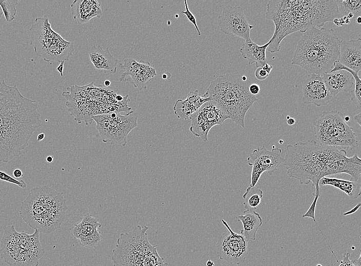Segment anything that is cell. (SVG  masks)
Segmentation results:
<instances>
[{
  "label": "cell",
  "mask_w": 361,
  "mask_h": 266,
  "mask_svg": "<svg viewBox=\"0 0 361 266\" xmlns=\"http://www.w3.org/2000/svg\"><path fill=\"white\" fill-rule=\"evenodd\" d=\"M283 164L289 177L300 184L311 182L314 193H321L319 181L325 176L346 173L356 181L361 173V159L356 154L348 157L345 150L314 140L288 145Z\"/></svg>",
  "instance_id": "1"
},
{
  "label": "cell",
  "mask_w": 361,
  "mask_h": 266,
  "mask_svg": "<svg viewBox=\"0 0 361 266\" xmlns=\"http://www.w3.org/2000/svg\"><path fill=\"white\" fill-rule=\"evenodd\" d=\"M36 101L24 96L16 85L0 81V162L19 157L42 125Z\"/></svg>",
  "instance_id": "2"
},
{
  "label": "cell",
  "mask_w": 361,
  "mask_h": 266,
  "mask_svg": "<svg viewBox=\"0 0 361 266\" xmlns=\"http://www.w3.org/2000/svg\"><path fill=\"white\" fill-rule=\"evenodd\" d=\"M338 17L335 0L269 1L266 18L274 23L275 30L268 51L279 52L280 42L291 33H304L312 28L323 27Z\"/></svg>",
  "instance_id": "3"
},
{
  "label": "cell",
  "mask_w": 361,
  "mask_h": 266,
  "mask_svg": "<svg viewBox=\"0 0 361 266\" xmlns=\"http://www.w3.org/2000/svg\"><path fill=\"white\" fill-rule=\"evenodd\" d=\"M340 41L332 29H309L298 41L291 64L298 65L309 74L330 72L338 59Z\"/></svg>",
  "instance_id": "4"
},
{
  "label": "cell",
  "mask_w": 361,
  "mask_h": 266,
  "mask_svg": "<svg viewBox=\"0 0 361 266\" xmlns=\"http://www.w3.org/2000/svg\"><path fill=\"white\" fill-rule=\"evenodd\" d=\"M67 209L62 192L47 186L35 187L21 202L19 216L31 228L50 234L61 227Z\"/></svg>",
  "instance_id": "5"
},
{
  "label": "cell",
  "mask_w": 361,
  "mask_h": 266,
  "mask_svg": "<svg viewBox=\"0 0 361 266\" xmlns=\"http://www.w3.org/2000/svg\"><path fill=\"white\" fill-rule=\"evenodd\" d=\"M251 84L249 81H243L239 74L220 75L210 82L203 96L209 97L232 121L244 128L247 112L258 100L249 91Z\"/></svg>",
  "instance_id": "6"
},
{
  "label": "cell",
  "mask_w": 361,
  "mask_h": 266,
  "mask_svg": "<svg viewBox=\"0 0 361 266\" xmlns=\"http://www.w3.org/2000/svg\"><path fill=\"white\" fill-rule=\"evenodd\" d=\"M149 227L137 225L132 231L122 233L112 250L113 266H167L151 245L147 231Z\"/></svg>",
  "instance_id": "7"
},
{
  "label": "cell",
  "mask_w": 361,
  "mask_h": 266,
  "mask_svg": "<svg viewBox=\"0 0 361 266\" xmlns=\"http://www.w3.org/2000/svg\"><path fill=\"white\" fill-rule=\"evenodd\" d=\"M45 252L38 230L28 234L17 232L14 225L4 228L0 254L9 266H38Z\"/></svg>",
  "instance_id": "8"
},
{
  "label": "cell",
  "mask_w": 361,
  "mask_h": 266,
  "mask_svg": "<svg viewBox=\"0 0 361 266\" xmlns=\"http://www.w3.org/2000/svg\"><path fill=\"white\" fill-rule=\"evenodd\" d=\"M29 32L30 45L35 54L45 61L60 63L72 55L73 42L65 40L52 29L47 16L36 18Z\"/></svg>",
  "instance_id": "9"
},
{
  "label": "cell",
  "mask_w": 361,
  "mask_h": 266,
  "mask_svg": "<svg viewBox=\"0 0 361 266\" xmlns=\"http://www.w3.org/2000/svg\"><path fill=\"white\" fill-rule=\"evenodd\" d=\"M337 110L324 111L313 123L315 137L318 143L352 150L359 143L350 122Z\"/></svg>",
  "instance_id": "10"
},
{
  "label": "cell",
  "mask_w": 361,
  "mask_h": 266,
  "mask_svg": "<svg viewBox=\"0 0 361 266\" xmlns=\"http://www.w3.org/2000/svg\"><path fill=\"white\" fill-rule=\"evenodd\" d=\"M92 119L103 142L124 146L128 134L137 126V115L132 110L125 115L113 112L94 116Z\"/></svg>",
  "instance_id": "11"
},
{
  "label": "cell",
  "mask_w": 361,
  "mask_h": 266,
  "mask_svg": "<svg viewBox=\"0 0 361 266\" xmlns=\"http://www.w3.org/2000/svg\"><path fill=\"white\" fill-rule=\"evenodd\" d=\"M189 119L191 122V132L203 141L207 142L210 130L215 125L222 124L229 118L215 102L211 100L203 104L190 116Z\"/></svg>",
  "instance_id": "12"
},
{
  "label": "cell",
  "mask_w": 361,
  "mask_h": 266,
  "mask_svg": "<svg viewBox=\"0 0 361 266\" xmlns=\"http://www.w3.org/2000/svg\"><path fill=\"white\" fill-rule=\"evenodd\" d=\"M222 221L228 231L222 234L216 243L217 256L230 264L243 263L248 252V241L242 234L233 232L225 220L222 219Z\"/></svg>",
  "instance_id": "13"
},
{
  "label": "cell",
  "mask_w": 361,
  "mask_h": 266,
  "mask_svg": "<svg viewBox=\"0 0 361 266\" xmlns=\"http://www.w3.org/2000/svg\"><path fill=\"white\" fill-rule=\"evenodd\" d=\"M282 149L272 146L271 150L264 146L254 149L247 159L248 164L252 166L250 188L255 186L262 174L267 172L272 175L284 162L281 156Z\"/></svg>",
  "instance_id": "14"
},
{
  "label": "cell",
  "mask_w": 361,
  "mask_h": 266,
  "mask_svg": "<svg viewBox=\"0 0 361 266\" xmlns=\"http://www.w3.org/2000/svg\"><path fill=\"white\" fill-rule=\"evenodd\" d=\"M217 20L220 31L224 34L240 37L245 41L251 39L250 31L254 27L249 24L242 7L225 6Z\"/></svg>",
  "instance_id": "15"
},
{
  "label": "cell",
  "mask_w": 361,
  "mask_h": 266,
  "mask_svg": "<svg viewBox=\"0 0 361 266\" xmlns=\"http://www.w3.org/2000/svg\"><path fill=\"white\" fill-rule=\"evenodd\" d=\"M102 226L99 220L87 213L81 220L70 229L72 236L83 247L94 249L99 245L103 238L98 230Z\"/></svg>",
  "instance_id": "16"
},
{
  "label": "cell",
  "mask_w": 361,
  "mask_h": 266,
  "mask_svg": "<svg viewBox=\"0 0 361 266\" xmlns=\"http://www.w3.org/2000/svg\"><path fill=\"white\" fill-rule=\"evenodd\" d=\"M118 66L124 70L119 81L126 82L130 77L129 81L139 90L146 88L148 83L156 75L155 68L149 62L142 60L138 62L132 58H126L124 64L118 63Z\"/></svg>",
  "instance_id": "17"
},
{
  "label": "cell",
  "mask_w": 361,
  "mask_h": 266,
  "mask_svg": "<svg viewBox=\"0 0 361 266\" xmlns=\"http://www.w3.org/2000/svg\"><path fill=\"white\" fill-rule=\"evenodd\" d=\"M332 96L320 75L309 74L303 84V102L316 106L327 105Z\"/></svg>",
  "instance_id": "18"
},
{
  "label": "cell",
  "mask_w": 361,
  "mask_h": 266,
  "mask_svg": "<svg viewBox=\"0 0 361 266\" xmlns=\"http://www.w3.org/2000/svg\"><path fill=\"white\" fill-rule=\"evenodd\" d=\"M338 61L358 73L361 70V39L342 40L339 42Z\"/></svg>",
  "instance_id": "19"
},
{
  "label": "cell",
  "mask_w": 361,
  "mask_h": 266,
  "mask_svg": "<svg viewBox=\"0 0 361 266\" xmlns=\"http://www.w3.org/2000/svg\"><path fill=\"white\" fill-rule=\"evenodd\" d=\"M322 78L332 96L340 92H351L354 87V77L345 70L324 73Z\"/></svg>",
  "instance_id": "20"
},
{
  "label": "cell",
  "mask_w": 361,
  "mask_h": 266,
  "mask_svg": "<svg viewBox=\"0 0 361 266\" xmlns=\"http://www.w3.org/2000/svg\"><path fill=\"white\" fill-rule=\"evenodd\" d=\"M70 10L74 19L78 25L89 22L92 18H99L102 10L96 0H75L70 5Z\"/></svg>",
  "instance_id": "21"
},
{
  "label": "cell",
  "mask_w": 361,
  "mask_h": 266,
  "mask_svg": "<svg viewBox=\"0 0 361 266\" xmlns=\"http://www.w3.org/2000/svg\"><path fill=\"white\" fill-rule=\"evenodd\" d=\"M211 100L209 97L201 96L197 90L190 92L184 100L178 99L173 106L174 114L180 120H187L205 102Z\"/></svg>",
  "instance_id": "22"
},
{
  "label": "cell",
  "mask_w": 361,
  "mask_h": 266,
  "mask_svg": "<svg viewBox=\"0 0 361 266\" xmlns=\"http://www.w3.org/2000/svg\"><path fill=\"white\" fill-rule=\"evenodd\" d=\"M89 56L96 70L112 74L116 72L118 60L110 53L108 48L104 50L100 45L93 46L89 52Z\"/></svg>",
  "instance_id": "23"
},
{
  "label": "cell",
  "mask_w": 361,
  "mask_h": 266,
  "mask_svg": "<svg viewBox=\"0 0 361 266\" xmlns=\"http://www.w3.org/2000/svg\"><path fill=\"white\" fill-rule=\"evenodd\" d=\"M271 40L263 45L253 42L251 39L243 43L240 52L244 59L248 60V64L255 63L257 68L262 67L267 63L266 51Z\"/></svg>",
  "instance_id": "24"
},
{
  "label": "cell",
  "mask_w": 361,
  "mask_h": 266,
  "mask_svg": "<svg viewBox=\"0 0 361 266\" xmlns=\"http://www.w3.org/2000/svg\"><path fill=\"white\" fill-rule=\"evenodd\" d=\"M236 219L243 225V229L240 231V234L248 241L255 240L256 232L263 224V219L260 215L255 210L246 209Z\"/></svg>",
  "instance_id": "25"
},
{
  "label": "cell",
  "mask_w": 361,
  "mask_h": 266,
  "mask_svg": "<svg viewBox=\"0 0 361 266\" xmlns=\"http://www.w3.org/2000/svg\"><path fill=\"white\" fill-rule=\"evenodd\" d=\"M331 186L346 193L350 198L356 199L361 193V185L357 181H348L325 176L319 181V185Z\"/></svg>",
  "instance_id": "26"
},
{
  "label": "cell",
  "mask_w": 361,
  "mask_h": 266,
  "mask_svg": "<svg viewBox=\"0 0 361 266\" xmlns=\"http://www.w3.org/2000/svg\"><path fill=\"white\" fill-rule=\"evenodd\" d=\"M345 70L351 74L355 80V84L354 88L350 92L351 96V100L352 102L355 105L357 108L360 110L361 109V80L360 76L358 75V73L350 69L338 61L334 62L333 68L330 71L331 72L339 71Z\"/></svg>",
  "instance_id": "27"
},
{
  "label": "cell",
  "mask_w": 361,
  "mask_h": 266,
  "mask_svg": "<svg viewBox=\"0 0 361 266\" xmlns=\"http://www.w3.org/2000/svg\"><path fill=\"white\" fill-rule=\"evenodd\" d=\"M339 18L352 13L356 17L360 16V0H335Z\"/></svg>",
  "instance_id": "28"
},
{
  "label": "cell",
  "mask_w": 361,
  "mask_h": 266,
  "mask_svg": "<svg viewBox=\"0 0 361 266\" xmlns=\"http://www.w3.org/2000/svg\"><path fill=\"white\" fill-rule=\"evenodd\" d=\"M263 191L255 187H248L243 195L244 205L246 209L255 210L260 205L263 197Z\"/></svg>",
  "instance_id": "29"
},
{
  "label": "cell",
  "mask_w": 361,
  "mask_h": 266,
  "mask_svg": "<svg viewBox=\"0 0 361 266\" xmlns=\"http://www.w3.org/2000/svg\"><path fill=\"white\" fill-rule=\"evenodd\" d=\"M17 0H0V7L7 22H12L16 14Z\"/></svg>",
  "instance_id": "30"
},
{
  "label": "cell",
  "mask_w": 361,
  "mask_h": 266,
  "mask_svg": "<svg viewBox=\"0 0 361 266\" xmlns=\"http://www.w3.org/2000/svg\"><path fill=\"white\" fill-rule=\"evenodd\" d=\"M0 180L18 186L22 188H25L27 186L26 182L23 180H17L12 176L8 174L5 171L0 170Z\"/></svg>",
  "instance_id": "31"
},
{
  "label": "cell",
  "mask_w": 361,
  "mask_h": 266,
  "mask_svg": "<svg viewBox=\"0 0 361 266\" xmlns=\"http://www.w3.org/2000/svg\"><path fill=\"white\" fill-rule=\"evenodd\" d=\"M185 6V11H181L182 14H185L189 20L194 25L195 29L196 30L198 35L200 36L201 35L199 29L197 26L196 20L195 16L192 14V13L189 10L188 6L187 5V2L186 0L184 1Z\"/></svg>",
  "instance_id": "32"
},
{
  "label": "cell",
  "mask_w": 361,
  "mask_h": 266,
  "mask_svg": "<svg viewBox=\"0 0 361 266\" xmlns=\"http://www.w3.org/2000/svg\"><path fill=\"white\" fill-rule=\"evenodd\" d=\"M255 77L259 80H264L269 77V74L262 68H257L254 73Z\"/></svg>",
  "instance_id": "33"
},
{
  "label": "cell",
  "mask_w": 361,
  "mask_h": 266,
  "mask_svg": "<svg viewBox=\"0 0 361 266\" xmlns=\"http://www.w3.org/2000/svg\"><path fill=\"white\" fill-rule=\"evenodd\" d=\"M349 256L350 253H347L346 255H344L343 259L341 261V263L339 266H355L353 264L352 260H350L349 259Z\"/></svg>",
  "instance_id": "34"
},
{
  "label": "cell",
  "mask_w": 361,
  "mask_h": 266,
  "mask_svg": "<svg viewBox=\"0 0 361 266\" xmlns=\"http://www.w3.org/2000/svg\"><path fill=\"white\" fill-rule=\"evenodd\" d=\"M249 91L251 95L255 96L260 92L259 85L256 83H251L249 86Z\"/></svg>",
  "instance_id": "35"
},
{
  "label": "cell",
  "mask_w": 361,
  "mask_h": 266,
  "mask_svg": "<svg viewBox=\"0 0 361 266\" xmlns=\"http://www.w3.org/2000/svg\"><path fill=\"white\" fill-rule=\"evenodd\" d=\"M360 203L359 202L354 207H353L350 210L343 213V215L346 216L355 213L360 208Z\"/></svg>",
  "instance_id": "36"
},
{
  "label": "cell",
  "mask_w": 361,
  "mask_h": 266,
  "mask_svg": "<svg viewBox=\"0 0 361 266\" xmlns=\"http://www.w3.org/2000/svg\"><path fill=\"white\" fill-rule=\"evenodd\" d=\"M12 173L15 179H19L23 176L22 171L18 168L15 169Z\"/></svg>",
  "instance_id": "37"
},
{
  "label": "cell",
  "mask_w": 361,
  "mask_h": 266,
  "mask_svg": "<svg viewBox=\"0 0 361 266\" xmlns=\"http://www.w3.org/2000/svg\"><path fill=\"white\" fill-rule=\"evenodd\" d=\"M64 63L65 61H63L62 62H60L59 64L58 65L56 69V71L59 73L61 77L63 76Z\"/></svg>",
  "instance_id": "38"
},
{
  "label": "cell",
  "mask_w": 361,
  "mask_h": 266,
  "mask_svg": "<svg viewBox=\"0 0 361 266\" xmlns=\"http://www.w3.org/2000/svg\"><path fill=\"white\" fill-rule=\"evenodd\" d=\"M262 68L269 75L272 70L273 66L267 63L262 66Z\"/></svg>",
  "instance_id": "39"
},
{
  "label": "cell",
  "mask_w": 361,
  "mask_h": 266,
  "mask_svg": "<svg viewBox=\"0 0 361 266\" xmlns=\"http://www.w3.org/2000/svg\"><path fill=\"white\" fill-rule=\"evenodd\" d=\"M353 120L357 123L359 126H361V113L355 115L353 117Z\"/></svg>",
  "instance_id": "40"
},
{
  "label": "cell",
  "mask_w": 361,
  "mask_h": 266,
  "mask_svg": "<svg viewBox=\"0 0 361 266\" xmlns=\"http://www.w3.org/2000/svg\"><path fill=\"white\" fill-rule=\"evenodd\" d=\"M296 121L293 118H290L287 120V123L289 125H293L295 123Z\"/></svg>",
  "instance_id": "41"
},
{
  "label": "cell",
  "mask_w": 361,
  "mask_h": 266,
  "mask_svg": "<svg viewBox=\"0 0 361 266\" xmlns=\"http://www.w3.org/2000/svg\"><path fill=\"white\" fill-rule=\"evenodd\" d=\"M45 137V135L44 133H41L37 135V141L39 142L42 141Z\"/></svg>",
  "instance_id": "42"
},
{
  "label": "cell",
  "mask_w": 361,
  "mask_h": 266,
  "mask_svg": "<svg viewBox=\"0 0 361 266\" xmlns=\"http://www.w3.org/2000/svg\"><path fill=\"white\" fill-rule=\"evenodd\" d=\"M207 266H214V263L213 261L211 260H208L206 262Z\"/></svg>",
  "instance_id": "43"
},
{
  "label": "cell",
  "mask_w": 361,
  "mask_h": 266,
  "mask_svg": "<svg viewBox=\"0 0 361 266\" xmlns=\"http://www.w3.org/2000/svg\"><path fill=\"white\" fill-rule=\"evenodd\" d=\"M332 21L336 26H339V18H334Z\"/></svg>",
  "instance_id": "44"
},
{
  "label": "cell",
  "mask_w": 361,
  "mask_h": 266,
  "mask_svg": "<svg viewBox=\"0 0 361 266\" xmlns=\"http://www.w3.org/2000/svg\"><path fill=\"white\" fill-rule=\"evenodd\" d=\"M111 81L109 80H106L104 81V84L105 86L108 87L111 85Z\"/></svg>",
  "instance_id": "45"
},
{
  "label": "cell",
  "mask_w": 361,
  "mask_h": 266,
  "mask_svg": "<svg viewBox=\"0 0 361 266\" xmlns=\"http://www.w3.org/2000/svg\"><path fill=\"white\" fill-rule=\"evenodd\" d=\"M53 157L51 156H48L46 158V161L49 163L52 162L53 161Z\"/></svg>",
  "instance_id": "46"
},
{
  "label": "cell",
  "mask_w": 361,
  "mask_h": 266,
  "mask_svg": "<svg viewBox=\"0 0 361 266\" xmlns=\"http://www.w3.org/2000/svg\"><path fill=\"white\" fill-rule=\"evenodd\" d=\"M355 23H356L357 24H360L361 23V17H360V16H357V17H356V19H355Z\"/></svg>",
  "instance_id": "47"
},
{
  "label": "cell",
  "mask_w": 361,
  "mask_h": 266,
  "mask_svg": "<svg viewBox=\"0 0 361 266\" xmlns=\"http://www.w3.org/2000/svg\"><path fill=\"white\" fill-rule=\"evenodd\" d=\"M347 18H348L349 19L353 18L354 17V15L352 13H349L347 16Z\"/></svg>",
  "instance_id": "48"
},
{
  "label": "cell",
  "mask_w": 361,
  "mask_h": 266,
  "mask_svg": "<svg viewBox=\"0 0 361 266\" xmlns=\"http://www.w3.org/2000/svg\"><path fill=\"white\" fill-rule=\"evenodd\" d=\"M242 79L243 81H246L247 80V78L246 76L243 75V76H242Z\"/></svg>",
  "instance_id": "49"
},
{
  "label": "cell",
  "mask_w": 361,
  "mask_h": 266,
  "mask_svg": "<svg viewBox=\"0 0 361 266\" xmlns=\"http://www.w3.org/2000/svg\"><path fill=\"white\" fill-rule=\"evenodd\" d=\"M350 120V117L349 116L345 117V120L346 122H349Z\"/></svg>",
  "instance_id": "50"
},
{
  "label": "cell",
  "mask_w": 361,
  "mask_h": 266,
  "mask_svg": "<svg viewBox=\"0 0 361 266\" xmlns=\"http://www.w3.org/2000/svg\"><path fill=\"white\" fill-rule=\"evenodd\" d=\"M162 78L164 79H166L167 78V76L166 75V73L162 75Z\"/></svg>",
  "instance_id": "51"
},
{
  "label": "cell",
  "mask_w": 361,
  "mask_h": 266,
  "mask_svg": "<svg viewBox=\"0 0 361 266\" xmlns=\"http://www.w3.org/2000/svg\"><path fill=\"white\" fill-rule=\"evenodd\" d=\"M3 14V11H2V10L1 8L0 7V18L2 17Z\"/></svg>",
  "instance_id": "52"
},
{
  "label": "cell",
  "mask_w": 361,
  "mask_h": 266,
  "mask_svg": "<svg viewBox=\"0 0 361 266\" xmlns=\"http://www.w3.org/2000/svg\"><path fill=\"white\" fill-rule=\"evenodd\" d=\"M278 143L281 145L284 143V141L282 140H279Z\"/></svg>",
  "instance_id": "53"
},
{
  "label": "cell",
  "mask_w": 361,
  "mask_h": 266,
  "mask_svg": "<svg viewBox=\"0 0 361 266\" xmlns=\"http://www.w3.org/2000/svg\"><path fill=\"white\" fill-rule=\"evenodd\" d=\"M286 118L287 119V120L289 119L290 118L289 116H287L286 117Z\"/></svg>",
  "instance_id": "54"
},
{
  "label": "cell",
  "mask_w": 361,
  "mask_h": 266,
  "mask_svg": "<svg viewBox=\"0 0 361 266\" xmlns=\"http://www.w3.org/2000/svg\"><path fill=\"white\" fill-rule=\"evenodd\" d=\"M175 16L176 18H177V17H178V14H176V15H175Z\"/></svg>",
  "instance_id": "55"
},
{
  "label": "cell",
  "mask_w": 361,
  "mask_h": 266,
  "mask_svg": "<svg viewBox=\"0 0 361 266\" xmlns=\"http://www.w3.org/2000/svg\"><path fill=\"white\" fill-rule=\"evenodd\" d=\"M170 24H171V23L169 22V21H168V25H170Z\"/></svg>",
  "instance_id": "56"
},
{
  "label": "cell",
  "mask_w": 361,
  "mask_h": 266,
  "mask_svg": "<svg viewBox=\"0 0 361 266\" xmlns=\"http://www.w3.org/2000/svg\"><path fill=\"white\" fill-rule=\"evenodd\" d=\"M316 266H322L321 264H317Z\"/></svg>",
  "instance_id": "57"
}]
</instances>
